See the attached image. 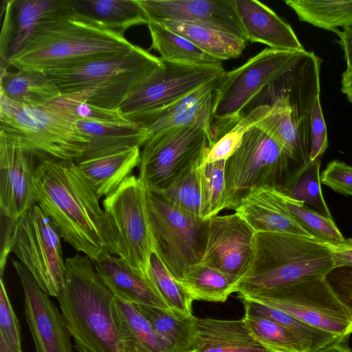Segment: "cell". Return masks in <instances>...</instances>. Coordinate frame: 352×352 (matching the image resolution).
Wrapping results in <instances>:
<instances>
[{"label": "cell", "mask_w": 352, "mask_h": 352, "mask_svg": "<svg viewBox=\"0 0 352 352\" xmlns=\"http://www.w3.org/2000/svg\"><path fill=\"white\" fill-rule=\"evenodd\" d=\"M38 160L34 177L36 204L61 238L92 262L107 253L118 256L116 229L77 163Z\"/></svg>", "instance_id": "cell-1"}, {"label": "cell", "mask_w": 352, "mask_h": 352, "mask_svg": "<svg viewBox=\"0 0 352 352\" xmlns=\"http://www.w3.org/2000/svg\"><path fill=\"white\" fill-rule=\"evenodd\" d=\"M335 267L330 245L289 233L255 234L251 261L234 286L239 296L266 294L306 278L324 277Z\"/></svg>", "instance_id": "cell-2"}, {"label": "cell", "mask_w": 352, "mask_h": 352, "mask_svg": "<svg viewBox=\"0 0 352 352\" xmlns=\"http://www.w3.org/2000/svg\"><path fill=\"white\" fill-rule=\"evenodd\" d=\"M56 298L78 352H121L113 314L115 297L88 256L65 259L64 283Z\"/></svg>", "instance_id": "cell-3"}, {"label": "cell", "mask_w": 352, "mask_h": 352, "mask_svg": "<svg viewBox=\"0 0 352 352\" xmlns=\"http://www.w3.org/2000/svg\"><path fill=\"white\" fill-rule=\"evenodd\" d=\"M160 57L138 46L45 71L62 94L78 93L93 105L118 109L131 92L162 65Z\"/></svg>", "instance_id": "cell-4"}, {"label": "cell", "mask_w": 352, "mask_h": 352, "mask_svg": "<svg viewBox=\"0 0 352 352\" xmlns=\"http://www.w3.org/2000/svg\"><path fill=\"white\" fill-rule=\"evenodd\" d=\"M134 47L123 34L82 21L72 12L45 25L10 65L17 70L45 72Z\"/></svg>", "instance_id": "cell-5"}, {"label": "cell", "mask_w": 352, "mask_h": 352, "mask_svg": "<svg viewBox=\"0 0 352 352\" xmlns=\"http://www.w3.org/2000/svg\"><path fill=\"white\" fill-rule=\"evenodd\" d=\"M305 166L260 129L250 127L226 161L225 208L235 210L254 188H268L285 195Z\"/></svg>", "instance_id": "cell-6"}, {"label": "cell", "mask_w": 352, "mask_h": 352, "mask_svg": "<svg viewBox=\"0 0 352 352\" xmlns=\"http://www.w3.org/2000/svg\"><path fill=\"white\" fill-rule=\"evenodd\" d=\"M1 276L12 252L50 296L57 297L64 283L65 260L60 233L38 204L19 219L1 217Z\"/></svg>", "instance_id": "cell-7"}, {"label": "cell", "mask_w": 352, "mask_h": 352, "mask_svg": "<svg viewBox=\"0 0 352 352\" xmlns=\"http://www.w3.org/2000/svg\"><path fill=\"white\" fill-rule=\"evenodd\" d=\"M305 51L265 48L225 73L215 93L211 123L213 144L248 113L256 98L287 73Z\"/></svg>", "instance_id": "cell-8"}, {"label": "cell", "mask_w": 352, "mask_h": 352, "mask_svg": "<svg viewBox=\"0 0 352 352\" xmlns=\"http://www.w3.org/2000/svg\"><path fill=\"white\" fill-rule=\"evenodd\" d=\"M76 121L50 102L31 107L0 94V129L19 136L38 159L77 162L88 140L78 129Z\"/></svg>", "instance_id": "cell-9"}, {"label": "cell", "mask_w": 352, "mask_h": 352, "mask_svg": "<svg viewBox=\"0 0 352 352\" xmlns=\"http://www.w3.org/2000/svg\"><path fill=\"white\" fill-rule=\"evenodd\" d=\"M146 204L153 252L179 280L204 254L208 219L171 204L160 191L146 188Z\"/></svg>", "instance_id": "cell-10"}, {"label": "cell", "mask_w": 352, "mask_h": 352, "mask_svg": "<svg viewBox=\"0 0 352 352\" xmlns=\"http://www.w3.org/2000/svg\"><path fill=\"white\" fill-rule=\"evenodd\" d=\"M212 146L208 132L196 125L160 132L143 146L138 177L146 188L162 192L184 171L204 163Z\"/></svg>", "instance_id": "cell-11"}, {"label": "cell", "mask_w": 352, "mask_h": 352, "mask_svg": "<svg viewBox=\"0 0 352 352\" xmlns=\"http://www.w3.org/2000/svg\"><path fill=\"white\" fill-rule=\"evenodd\" d=\"M238 297L278 309L342 341L352 333V316L324 277L306 278L261 295Z\"/></svg>", "instance_id": "cell-12"}, {"label": "cell", "mask_w": 352, "mask_h": 352, "mask_svg": "<svg viewBox=\"0 0 352 352\" xmlns=\"http://www.w3.org/2000/svg\"><path fill=\"white\" fill-rule=\"evenodd\" d=\"M146 191L142 181L131 175L113 192L105 197L102 207L118 233V256L147 279L153 245Z\"/></svg>", "instance_id": "cell-13"}, {"label": "cell", "mask_w": 352, "mask_h": 352, "mask_svg": "<svg viewBox=\"0 0 352 352\" xmlns=\"http://www.w3.org/2000/svg\"><path fill=\"white\" fill-rule=\"evenodd\" d=\"M162 60V65L142 80L120 106L118 110L130 122L138 124L150 113L226 73L222 63L195 65Z\"/></svg>", "instance_id": "cell-14"}, {"label": "cell", "mask_w": 352, "mask_h": 352, "mask_svg": "<svg viewBox=\"0 0 352 352\" xmlns=\"http://www.w3.org/2000/svg\"><path fill=\"white\" fill-rule=\"evenodd\" d=\"M35 153L21 139L0 129V213L16 220L36 204Z\"/></svg>", "instance_id": "cell-15"}, {"label": "cell", "mask_w": 352, "mask_h": 352, "mask_svg": "<svg viewBox=\"0 0 352 352\" xmlns=\"http://www.w3.org/2000/svg\"><path fill=\"white\" fill-rule=\"evenodd\" d=\"M2 8L0 58L6 69L45 25L72 14L67 0H6Z\"/></svg>", "instance_id": "cell-16"}, {"label": "cell", "mask_w": 352, "mask_h": 352, "mask_svg": "<svg viewBox=\"0 0 352 352\" xmlns=\"http://www.w3.org/2000/svg\"><path fill=\"white\" fill-rule=\"evenodd\" d=\"M256 232L236 212L208 219L206 246L201 264L239 280L252 258Z\"/></svg>", "instance_id": "cell-17"}, {"label": "cell", "mask_w": 352, "mask_h": 352, "mask_svg": "<svg viewBox=\"0 0 352 352\" xmlns=\"http://www.w3.org/2000/svg\"><path fill=\"white\" fill-rule=\"evenodd\" d=\"M24 294L25 316L36 352H73L70 333L62 314L28 270L12 259Z\"/></svg>", "instance_id": "cell-18"}, {"label": "cell", "mask_w": 352, "mask_h": 352, "mask_svg": "<svg viewBox=\"0 0 352 352\" xmlns=\"http://www.w3.org/2000/svg\"><path fill=\"white\" fill-rule=\"evenodd\" d=\"M139 2L149 21H182L245 38L234 0H139Z\"/></svg>", "instance_id": "cell-19"}, {"label": "cell", "mask_w": 352, "mask_h": 352, "mask_svg": "<svg viewBox=\"0 0 352 352\" xmlns=\"http://www.w3.org/2000/svg\"><path fill=\"white\" fill-rule=\"evenodd\" d=\"M223 76L142 118L136 124L144 129L146 142L163 131L191 125L203 128L212 140L211 123L215 93Z\"/></svg>", "instance_id": "cell-20"}, {"label": "cell", "mask_w": 352, "mask_h": 352, "mask_svg": "<svg viewBox=\"0 0 352 352\" xmlns=\"http://www.w3.org/2000/svg\"><path fill=\"white\" fill-rule=\"evenodd\" d=\"M245 38L271 49L304 52L291 25L272 9L256 0H234Z\"/></svg>", "instance_id": "cell-21"}, {"label": "cell", "mask_w": 352, "mask_h": 352, "mask_svg": "<svg viewBox=\"0 0 352 352\" xmlns=\"http://www.w3.org/2000/svg\"><path fill=\"white\" fill-rule=\"evenodd\" d=\"M257 232H279L311 236L289 211L284 194L268 188H254L235 210ZM312 237V236H311Z\"/></svg>", "instance_id": "cell-22"}, {"label": "cell", "mask_w": 352, "mask_h": 352, "mask_svg": "<svg viewBox=\"0 0 352 352\" xmlns=\"http://www.w3.org/2000/svg\"><path fill=\"white\" fill-rule=\"evenodd\" d=\"M93 263L100 279L116 299L131 304L170 309L148 280L120 257L107 253Z\"/></svg>", "instance_id": "cell-23"}, {"label": "cell", "mask_w": 352, "mask_h": 352, "mask_svg": "<svg viewBox=\"0 0 352 352\" xmlns=\"http://www.w3.org/2000/svg\"><path fill=\"white\" fill-rule=\"evenodd\" d=\"M267 109L254 124L304 164L309 162L310 142L294 118L289 97L272 89Z\"/></svg>", "instance_id": "cell-24"}, {"label": "cell", "mask_w": 352, "mask_h": 352, "mask_svg": "<svg viewBox=\"0 0 352 352\" xmlns=\"http://www.w3.org/2000/svg\"><path fill=\"white\" fill-rule=\"evenodd\" d=\"M78 129L88 140L84 153L76 162L116 153L146 142L144 129L132 122H107L77 120Z\"/></svg>", "instance_id": "cell-25"}, {"label": "cell", "mask_w": 352, "mask_h": 352, "mask_svg": "<svg viewBox=\"0 0 352 352\" xmlns=\"http://www.w3.org/2000/svg\"><path fill=\"white\" fill-rule=\"evenodd\" d=\"M74 15L124 35L129 28L148 23L139 0H67Z\"/></svg>", "instance_id": "cell-26"}, {"label": "cell", "mask_w": 352, "mask_h": 352, "mask_svg": "<svg viewBox=\"0 0 352 352\" xmlns=\"http://www.w3.org/2000/svg\"><path fill=\"white\" fill-rule=\"evenodd\" d=\"M196 352H269L252 336L243 318H197Z\"/></svg>", "instance_id": "cell-27"}, {"label": "cell", "mask_w": 352, "mask_h": 352, "mask_svg": "<svg viewBox=\"0 0 352 352\" xmlns=\"http://www.w3.org/2000/svg\"><path fill=\"white\" fill-rule=\"evenodd\" d=\"M170 352L197 349V318L170 309L134 304Z\"/></svg>", "instance_id": "cell-28"}, {"label": "cell", "mask_w": 352, "mask_h": 352, "mask_svg": "<svg viewBox=\"0 0 352 352\" xmlns=\"http://www.w3.org/2000/svg\"><path fill=\"white\" fill-rule=\"evenodd\" d=\"M139 146L77 163L90 185L100 197L113 192L140 165Z\"/></svg>", "instance_id": "cell-29"}, {"label": "cell", "mask_w": 352, "mask_h": 352, "mask_svg": "<svg viewBox=\"0 0 352 352\" xmlns=\"http://www.w3.org/2000/svg\"><path fill=\"white\" fill-rule=\"evenodd\" d=\"M113 314L121 352H170L134 304L115 298Z\"/></svg>", "instance_id": "cell-30"}, {"label": "cell", "mask_w": 352, "mask_h": 352, "mask_svg": "<svg viewBox=\"0 0 352 352\" xmlns=\"http://www.w3.org/2000/svg\"><path fill=\"white\" fill-rule=\"evenodd\" d=\"M0 94L16 102L43 106L62 95L45 72L20 69L11 72L1 68Z\"/></svg>", "instance_id": "cell-31"}, {"label": "cell", "mask_w": 352, "mask_h": 352, "mask_svg": "<svg viewBox=\"0 0 352 352\" xmlns=\"http://www.w3.org/2000/svg\"><path fill=\"white\" fill-rule=\"evenodd\" d=\"M156 22L187 38L221 62L239 57L245 47V38L216 29L172 20Z\"/></svg>", "instance_id": "cell-32"}, {"label": "cell", "mask_w": 352, "mask_h": 352, "mask_svg": "<svg viewBox=\"0 0 352 352\" xmlns=\"http://www.w3.org/2000/svg\"><path fill=\"white\" fill-rule=\"evenodd\" d=\"M147 25L151 38V48L160 54L161 59L195 65L222 63L160 23L148 21Z\"/></svg>", "instance_id": "cell-33"}, {"label": "cell", "mask_w": 352, "mask_h": 352, "mask_svg": "<svg viewBox=\"0 0 352 352\" xmlns=\"http://www.w3.org/2000/svg\"><path fill=\"white\" fill-rule=\"evenodd\" d=\"M241 300L245 312L267 317L288 330L298 340L304 352H316L334 343L346 342L278 309L245 298Z\"/></svg>", "instance_id": "cell-34"}, {"label": "cell", "mask_w": 352, "mask_h": 352, "mask_svg": "<svg viewBox=\"0 0 352 352\" xmlns=\"http://www.w3.org/2000/svg\"><path fill=\"white\" fill-rule=\"evenodd\" d=\"M179 281L193 300L224 302L234 292L238 280L199 263L190 267Z\"/></svg>", "instance_id": "cell-35"}, {"label": "cell", "mask_w": 352, "mask_h": 352, "mask_svg": "<svg viewBox=\"0 0 352 352\" xmlns=\"http://www.w3.org/2000/svg\"><path fill=\"white\" fill-rule=\"evenodd\" d=\"M298 19L337 34L352 25V0H285Z\"/></svg>", "instance_id": "cell-36"}, {"label": "cell", "mask_w": 352, "mask_h": 352, "mask_svg": "<svg viewBox=\"0 0 352 352\" xmlns=\"http://www.w3.org/2000/svg\"><path fill=\"white\" fill-rule=\"evenodd\" d=\"M147 280L170 309L192 315L193 300L154 252L150 258Z\"/></svg>", "instance_id": "cell-37"}, {"label": "cell", "mask_w": 352, "mask_h": 352, "mask_svg": "<svg viewBox=\"0 0 352 352\" xmlns=\"http://www.w3.org/2000/svg\"><path fill=\"white\" fill-rule=\"evenodd\" d=\"M243 319L254 338L269 352H304L295 336L273 320L246 312Z\"/></svg>", "instance_id": "cell-38"}, {"label": "cell", "mask_w": 352, "mask_h": 352, "mask_svg": "<svg viewBox=\"0 0 352 352\" xmlns=\"http://www.w3.org/2000/svg\"><path fill=\"white\" fill-rule=\"evenodd\" d=\"M320 165V158L306 164L285 195L309 206L323 217L333 219L321 190Z\"/></svg>", "instance_id": "cell-39"}, {"label": "cell", "mask_w": 352, "mask_h": 352, "mask_svg": "<svg viewBox=\"0 0 352 352\" xmlns=\"http://www.w3.org/2000/svg\"><path fill=\"white\" fill-rule=\"evenodd\" d=\"M226 161L204 163L200 168L201 217L209 219L225 209Z\"/></svg>", "instance_id": "cell-40"}, {"label": "cell", "mask_w": 352, "mask_h": 352, "mask_svg": "<svg viewBox=\"0 0 352 352\" xmlns=\"http://www.w3.org/2000/svg\"><path fill=\"white\" fill-rule=\"evenodd\" d=\"M286 206L299 225L308 234L329 245L342 243L345 238L333 219H327L309 206L284 195Z\"/></svg>", "instance_id": "cell-41"}, {"label": "cell", "mask_w": 352, "mask_h": 352, "mask_svg": "<svg viewBox=\"0 0 352 352\" xmlns=\"http://www.w3.org/2000/svg\"><path fill=\"white\" fill-rule=\"evenodd\" d=\"M202 164L186 170L167 189L161 192L175 206L201 217L200 168Z\"/></svg>", "instance_id": "cell-42"}, {"label": "cell", "mask_w": 352, "mask_h": 352, "mask_svg": "<svg viewBox=\"0 0 352 352\" xmlns=\"http://www.w3.org/2000/svg\"><path fill=\"white\" fill-rule=\"evenodd\" d=\"M266 104L252 109L239 122L221 136L209 149L205 163H213L230 158L241 146L245 132L261 118Z\"/></svg>", "instance_id": "cell-43"}, {"label": "cell", "mask_w": 352, "mask_h": 352, "mask_svg": "<svg viewBox=\"0 0 352 352\" xmlns=\"http://www.w3.org/2000/svg\"><path fill=\"white\" fill-rule=\"evenodd\" d=\"M59 109L77 120H88L107 122H130L118 109H107L87 103L76 94H62L50 102Z\"/></svg>", "instance_id": "cell-44"}, {"label": "cell", "mask_w": 352, "mask_h": 352, "mask_svg": "<svg viewBox=\"0 0 352 352\" xmlns=\"http://www.w3.org/2000/svg\"><path fill=\"white\" fill-rule=\"evenodd\" d=\"M0 339L12 349L22 351L19 323L9 299L3 276L0 278Z\"/></svg>", "instance_id": "cell-45"}, {"label": "cell", "mask_w": 352, "mask_h": 352, "mask_svg": "<svg viewBox=\"0 0 352 352\" xmlns=\"http://www.w3.org/2000/svg\"><path fill=\"white\" fill-rule=\"evenodd\" d=\"M324 279L352 316V267H334L324 275Z\"/></svg>", "instance_id": "cell-46"}, {"label": "cell", "mask_w": 352, "mask_h": 352, "mask_svg": "<svg viewBox=\"0 0 352 352\" xmlns=\"http://www.w3.org/2000/svg\"><path fill=\"white\" fill-rule=\"evenodd\" d=\"M321 183L344 195H352V166L343 162H329L320 175Z\"/></svg>", "instance_id": "cell-47"}, {"label": "cell", "mask_w": 352, "mask_h": 352, "mask_svg": "<svg viewBox=\"0 0 352 352\" xmlns=\"http://www.w3.org/2000/svg\"><path fill=\"white\" fill-rule=\"evenodd\" d=\"M328 146L327 131L323 117L320 96L317 97L311 114L310 161L320 158Z\"/></svg>", "instance_id": "cell-48"}, {"label": "cell", "mask_w": 352, "mask_h": 352, "mask_svg": "<svg viewBox=\"0 0 352 352\" xmlns=\"http://www.w3.org/2000/svg\"><path fill=\"white\" fill-rule=\"evenodd\" d=\"M333 250L335 267H352V238L336 245H330Z\"/></svg>", "instance_id": "cell-49"}, {"label": "cell", "mask_w": 352, "mask_h": 352, "mask_svg": "<svg viewBox=\"0 0 352 352\" xmlns=\"http://www.w3.org/2000/svg\"><path fill=\"white\" fill-rule=\"evenodd\" d=\"M338 43L343 52L346 64V72L352 73V25L338 30Z\"/></svg>", "instance_id": "cell-50"}, {"label": "cell", "mask_w": 352, "mask_h": 352, "mask_svg": "<svg viewBox=\"0 0 352 352\" xmlns=\"http://www.w3.org/2000/svg\"><path fill=\"white\" fill-rule=\"evenodd\" d=\"M341 91L352 103V73L344 72L342 75Z\"/></svg>", "instance_id": "cell-51"}, {"label": "cell", "mask_w": 352, "mask_h": 352, "mask_svg": "<svg viewBox=\"0 0 352 352\" xmlns=\"http://www.w3.org/2000/svg\"><path fill=\"white\" fill-rule=\"evenodd\" d=\"M316 352H352L346 342H339L326 346Z\"/></svg>", "instance_id": "cell-52"}, {"label": "cell", "mask_w": 352, "mask_h": 352, "mask_svg": "<svg viewBox=\"0 0 352 352\" xmlns=\"http://www.w3.org/2000/svg\"><path fill=\"white\" fill-rule=\"evenodd\" d=\"M0 352H18L12 349L9 346L2 340L0 339ZM23 352V351H21Z\"/></svg>", "instance_id": "cell-53"}, {"label": "cell", "mask_w": 352, "mask_h": 352, "mask_svg": "<svg viewBox=\"0 0 352 352\" xmlns=\"http://www.w3.org/2000/svg\"><path fill=\"white\" fill-rule=\"evenodd\" d=\"M194 352H196V351H194Z\"/></svg>", "instance_id": "cell-54"}]
</instances>
